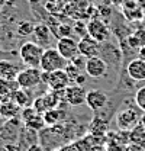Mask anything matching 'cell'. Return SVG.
Wrapping results in <instances>:
<instances>
[{
    "mask_svg": "<svg viewBox=\"0 0 145 151\" xmlns=\"http://www.w3.org/2000/svg\"><path fill=\"white\" fill-rule=\"evenodd\" d=\"M138 51H139V58L145 60V45H144V47H141V48H139Z\"/></svg>",
    "mask_w": 145,
    "mask_h": 151,
    "instance_id": "484cf974",
    "label": "cell"
},
{
    "mask_svg": "<svg viewBox=\"0 0 145 151\" xmlns=\"http://www.w3.org/2000/svg\"><path fill=\"white\" fill-rule=\"evenodd\" d=\"M42 81H45L51 90H65L71 80L68 74L65 73V70H55V71H51V73H44L42 71Z\"/></svg>",
    "mask_w": 145,
    "mask_h": 151,
    "instance_id": "277c9868",
    "label": "cell"
},
{
    "mask_svg": "<svg viewBox=\"0 0 145 151\" xmlns=\"http://www.w3.org/2000/svg\"><path fill=\"white\" fill-rule=\"evenodd\" d=\"M16 83L20 89H25V90L35 89L39 83H42V70L35 67H26L19 71Z\"/></svg>",
    "mask_w": 145,
    "mask_h": 151,
    "instance_id": "3957f363",
    "label": "cell"
},
{
    "mask_svg": "<svg viewBox=\"0 0 145 151\" xmlns=\"http://www.w3.org/2000/svg\"><path fill=\"white\" fill-rule=\"evenodd\" d=\"M12 100H13L16 105H19L20 108H26V106L31 105V97H29L28 92H26L25 89H20V87L13 92Z\"/></svg>",
    "mask_w": 145,
    "mask_h": 151,
    "instance_id": "ac0fdd59",
    "label": "cell"
},
{
    "mask_svg": "<svg viewBox=\"0 0 145 151\" xmlns=\"http://www.w3.org/2000/svg\"><path fill=\"white\" fill-rule=\"evenodd\" d=\"M86 90L80 84H72L68 86L64 90V102L68 103L70 106H81L86 103Z\"/></svg>",
    "mask_w": 145,
    "mask_h": 151,
    "instance_id": "9c48e42d",
    "label": "cell"
},
{
    "mask_svg": "<svg viewBox=\"0 0 145 151\" xmlns=\"http://www.w3.org/2000/svg\"><path fill=\"white\" fill-rule=\"evenodd\" d=\"M1 103H3V100H1V97H0V106H1Z\"/></svg>",
    "mask_w": 145,
    "mask_h": 151,
    "instance_id": "f1b7e54d",
    "label": "cell"
},
{
    "mask_svg": "<svg viewBox=\"0 0 145 151\" xmlns=\"http://www.w3.org/2000/svg\"><path fill=\"white\" fill-rule=\"evenodd\" d=\"M44 51H45V48H42L36 42L28 41V42H23L20 45V48H19V57H20L22 63L26 67L39 68L41 60H42V55H44Z\"/></svg>",
    "mask_w": 145,
    "mask_h": 151,
    "instance_id": "6da1fadb",
    "label": "cell"
},
{
    "mask_svg": "<svg viewBox=\"0 0 145 151\" xmlns=\"http://www.w3.org/2000/svg\"><path fill=\"white\" fill-rule=\"evenodd\" d=\"M67 119V112L60 109V108H54V109H50L44 113V121L47 124V127H55V125H60L62 124L64 121Z\"/></svg>",
    "mask_w": 145,
    "mask_h": 151,
    "instance_id": "9a60e30c",
    "label": "cell"
},
{
    "mask_svg": "<svg viewBox=\"0 0 145 151\" xmlns=\"http://www.w3.org/2000/svg\"><path fill=\"white\" fill-rule=\"evenodd\" d=\"M87 35L93 38L94 41L100 42H106L109 38V28L108 25L100 20V19H90L87 23Z\"/></svg>",
    "mask_w": 145,
    "mask_h": 151,
    "instance_id": "8992f818",
    "label": "cell"
},
{
    "mask_svg": "<svg viewBox=\"0 0 145 151\" xmlns=\"http://www.w3.org/2000/svg\"><path fill=\"white\" fill-rule=\"evenodd\" d=\"M26 128H29V129H32V131H42L45 127H47V124H45V121H44V115H41V113H36L34 115L28 122H25L23 124Z\"/></svg>",
    "mask_w": 145,
    "mask_h": 151,
    "instance_id": "d6986e66",
    "label": "cell"
},
{
    "mask_svg": "<svg viewBox=\"0 0 145 151\" xmlns=\"http://www.w3.org/2000/svg\"><path fill=\"white\" fill-rule=\"evenodd\" d=\"M54 151H61V148H58V150H54Z\"/></svg>",
    "mask_w": 145,
    "mask_h": 151,
    "instance_id": "1f68e13d",
    "label": "cell"
},
{
    "mask_svg": "<svg viewBox=\"0 0 145 151\" xmlns=\"http://www.w3.org/2000/svg\"><path fill=\"white\" fill-rule=\"evenodd\" d=\"M126 73L134 81H144L145 80V60L139 58V57L131 60L126 67Z\"/></svg>",
    "mask_w": 145,
    "mask_h": 151,
    "instance_id": "7c38bea8",
    "label": "cell"
},
{
    "mask_svg": "<svg viewBox=\"0 0 145 151\" xmlns=\"http://www.w3.org/2000/svg\"><path fill=\"white\" fill-rule=\"evenodd\" d=\"M78 54L86 58L100 55V44L90 37H83L78 41Z\"/></svg>",
    "mask_w": 145,
    "mask_h": 151,
    "instance_id": "8fae6325",
    "label": "cell"
},
{
    "mask_svg": "<svg viewBox=\"0 0 145 151\" xmlns=\"http://www.w3.org/2000/svg\"><path fill=\"white\" fill-rule=\"evenodd\" d=\"M32 35H34V42H36L38 45H41L42 48L44 47H50L51 39H52V34H51V29L45 23L35 25V29H34Z\"/></svg>",
    "mask_w": 145,
    "mask_h": 151,
    "instance_id": "5bb4252c",
    "label": "cell"
},
{
    "mask_svg": "<svg viewBox=\"0 0 145 151\" xmlns=\"http://www.w3.org/2000/svg\"><path fill=\"white\" fill-rule=\"evenodd\" d=\"M67 63L68 61L57 51V48H45L39 68L44 73H51L55 70H64Z\"/></svg>",
    "mask_w": 145,
    "mask_h": 151,
    "instance_id": "7a4b0ae2",
    "label": "cell"
},
{
    "mask_svg": "<svg viewBox=\"0 0 145 151\" xmlns=\"http://www.w3.org/2000/svg\"><path fill=\"white\" fill-rule=\"evenodd\" d=\"M55 1H58V3H60V1H62V0H55Z\"/></svg>",
    "mask_w": 145,
    "mask_h": 151,
    "instance_id": "4dcf8cb0",
    "label": "cell"
},
{
    "mask_svg": "<svg viewBox=\"0 0 145 151\" xmlns=\"http://www.w3.org/2000/svg\"><path fill=\"white\" fill-rule=\"evenodd\" d=\"M1 119H3V118H1V116H0V125H1Z\"/></svg>",
    "mask_w": 145,
    "mask_h": 151,
    "instance_id": "f546056e",
    "label": "cell"
},
{
    "mask_svg": "<svg viewBox=\"0 0 145 151\" xmlns=\"http://www.w3.org/2000/svg\"><path fill=\"white\" fill-rule=\"evenodd\" d=\"M70 34H71V28L70 26H65V25H61L60 26V38L70 37Z\"/></svg>",
    "mask_w": 145,
    "mask_h": 151,
    "instance_id": "cb8c5ba5",
    "label": "cell"
},
{
    "mask_svg": "<svg viewBox=\"0 0 145 151\" xmlns=\"http://www.w3.org/2000/svg\"><path fill=\"white\" fill-rule=\"evenodd\" d=\"M84 71L91 78H100V77H103V76L106 74L108 64H106V61L100 55L91 57V58H87V61H86Z\"/></svg>",
    "mask_w": 145,
    "mask_h": 151,
    "instance_id": "ba28073f",
    "label": "cell"
},
{
    "mask_svg": "<svg viewBox=\"0 0 145 151\" xmlns=\"http://www.w3.org/2000/svg\"><path fill=\"white\" fill-rule=\"evenodd\" d=\"M108 94L103 90H89L86 93V105L89 106L93 112H99L102 111L106 105H108Z\"/></svg>",
    "mask_w": 145,
    "mask_h": 151,
    "instance_id": "30bf717a",
    "label": "cell"
},
{
    "mask_svg": "<svg viewBox=\"0 0 145 151\" xmlns=\"http://www.w3.org/2000/svg\"><path fill=\"white\" fill-rule=\"evenodd\" d=\"M139 124H141V125H142V127L145 128V113H144V116H141V119H139Z\"/></svg>",
    "mask_w": 145,
    "mask_h": 151,
    "instance_id": "4316f807",
    "label": "cell"
},
{
    "mask_svg": "<svg viewBox=\"0 0 145 151\" xmlns=\"http://www.w3.org/2000/svg\"><path fill=\"white\" fill-rule=\"evenodd\" d=\"M134 99H135L136 106H138L141 111H144L145 112V86L139 87V89L136 90V93H135V96H134Z\"/></svg>",
    "mask_w": 145,
    "mask_h": 151,
    "instance_id": "603a6c76",
    "label": "cell"
},
{
    "mask_svg": "<svg viewBox=\"0 0 145 151\" xmlns=\"http://www.w3.org/2000/svg\"><path fill=\"white\" fill-rule=\"evenodd\" d=\"M91 137L89 138H81V139H75L72 144L77 151H93V142H91Z\"/></svg>",
    "mask_w": 145,
    "mask_h": 151,
    "instance_id": "44dd1931",
    "label": "cell"
},
{
    "mask_svg": "<svg viewBox=\"0 0 145 151\" xmlns=\"http://www.w3.org/2000/svg\"><path fill=\"white\" fill-rule=\"evenodd\" d=\"M19 71L20 68L18 64L9 60H0V80L1 81H15Z\"/></svg>",
    "mask_w": 145,
    "mask_h": 151,
    "instance_id": "4fadbf2b",
    "label": "cell"
},
{
    "mask_svg": "<svg viewBox=\"0 0 145 151\" xmlns=\"http://www.w3.org/2000/svg\"><path fill=\"white\" fill-rule=\"evenodd\" d=\"M128 44L132 48H141L145 45V29H138L136 32H134L132 35H129L128 38Z\"/></svg>",
    "mask_w": 145,
    "mask_h": 151,
    "instance_id": "ffe728a7",
    "label": "cell"
},
{
    "mask_svg": "<svg viewBox=\"0 0 145 151\" xmlns=\"http://www.w3.org/2000/svg\"><path fill=\"white\" fill-rule=\"evenodd\" d=\"M139 113L132 108H125L116 115V125L122 131H131L139 124Z\"/></svg>",
    "mask_w": 145,
    "mask_h": 151,
    "instance_id": "5b68a950",
    "label": "cell"
},
{
    "mask_svg": "<svg viewBox=\"0 0 145 151\" xmlns=\"http://www.w3.org/2000/svg\"><path fill=\"white\" fill-rule=\"evenodd\" d=\"M34 29H35V25L32 22H20L18 32L20 34V37H28L34 34Z\"/></svg>",
    "mask_w": 145,
    "mask_h": 151,
    "instance_id": "7402d4cb",
    "label": "cell"
},
{
    "mask_svg": "<svg viewBox=\"0 0 145 151\" xmlns=\"http://www.w3.org/2000/svg\"><path fill=\"white\" fill-rule=\"evenodd\" d=\"M19 115H20V106L16 105L13 100H7V102H3L1 106H0V116L6 121L9 119H16Z\"/></svg>",
    "mask_w": 145,
    "mask_h": 151,
    "instance_id": "2e32d148",
    "label": "cell"
},
{
    "mask_svg": "<svg viewBox=\"0 0 145 151\" xmlns=\"http://www.w3.org/2000/svg\"><path fill=\"white\" fill-rule=\"evenodd\" d=\"M26 151H45V150H44V148H42V145L38 142V144H32L31 147H28Z\"/></svg>",
    "mask_w": 145,
    "mask_h": 151,
    "instance_id": "d4e9b609",
    "label": "cell"
},
{
    "mask_svg": "<svg viewBox=\"0 0 145 151\" xmlns=\"http://www.w3.org/2000/svg\"><path fill=\"white\" fill-rule=\"evenodd\" d=\"M108 128H109V124L106 119L94 116L91 119L90 125H89V132L93 137H102V135H105V132L108 131Z\"/></svg>",
    "mask_w": 145,
    "mask_h": 151,
    "instance_id": "e0dca14e",
    "label": "cell"
},
{
    "mask_svg": "<svg viewBox=\"0 0 145 151\" xmlns=\"http://www.w3.org/2000/svg\"><path fill=\"white\" fill-rule=\"evenodd\" d=\"M57 51L64 57L67 61L78 55V42L71 37H62L57 42Z\"/></svg>",
    "mask_w": 145,
    "mask_h": 151,
    "instance_id": "52a82bcc",
    "label": "cell"
},
{
    "mask_svg": "<svg viewBox=\"0 0 145 151\" xmlns=\"http://www.w3.org/2000/svg\"><path fill=\"white\" fill-rule=\"evenodd\" d=\"M3 4H4V1H3V0H0V12H1V9H3Z\"/></svg>",
    "mask_w": 145,
    "mask_h": 151,
    "instance_id": "83f0119b",
    "label": "cell"
}]
</instances>
